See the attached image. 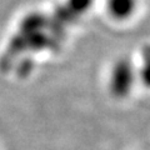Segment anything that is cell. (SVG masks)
I'll use <instances>...</instances> for the list:
<instances>
[{
    "mask_svg": "<svg viewBox=\"0 0 150 150\" xmlns=\"http://www.w3.org/2000/svg\"><path fill=\"white\" fill-rule=\"evenodd\" d=\"M133 8L131 0H109V9L118 15L123 16L129 14V9Z\"/></svg>",
    "mask_w": 150,
    "mask_h": 150,
    "instance_id": "cell-1",
    "label": "cell"
}]
</instances>
